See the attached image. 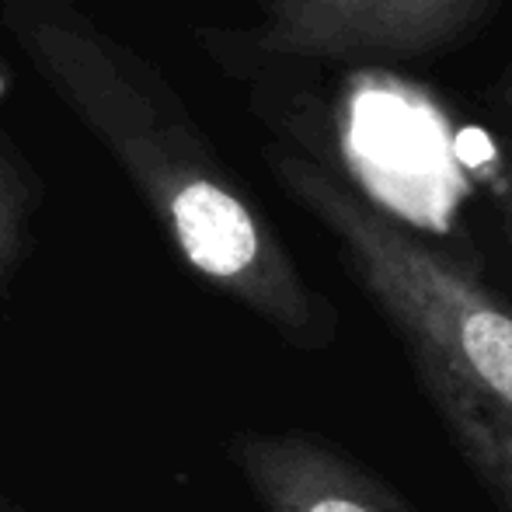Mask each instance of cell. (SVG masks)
I'll list each match as a JSON object with an SVG mask.
<instances>
[{"label":"cell","instance_id":"obj_1","mask_svg":"<svg viewBox=\"0 0 512 512\" xmlns=\"http://www.w3.org/2000/svg\"><path fill=\"white\" fill-rule=\"evenodd\" d=\"M11 18L28 60L126 171L185 265L290 345L328 349L338 331L331 300L307 283L171 91L70 7L11 0Z\"/></svg>","mask_w":512,"mask_h":512},{"label":"cell","instance_id":"obj_2","mask_svg":"<svg viewBox=\"0 0 512 512\" xmlns=\"http://www.w3.org/2000/svg\"><path fill=\"white\" fill-rule=\"evenodd\" d=\"M265 157L279 185L338 241L356 283L405 338L408 356L436 363L512 418V310L317 157L293 147H272Z\"/></svg>","mask_w":512,"mask_h":512},{"label":"cell","instance_id":"obj_3","mask_svg":"<svg viewBox=\"0 0 512 512\" xmlns=\"http://www.w3.org/2000/svg\"><path fill=\"white\" fill-rule=\"evenodd\" d=\"M258 46L304 60L405 63L460 46L502 0H255Z\"/></svg>","mask_w":512,"mask_h":512},{"label":"cell","instance_id":"obj_4","mask_svg":"<svg viewBox=\"0 0 512 512\" xmlns=\"http://www.w3.org/2000/svg\"><path fill=\"white\" fill-rule=\"evenodd\" d=\"M230 460L265 512H415L352 453L304 429L241 432Z\"/></svg>","mask_w":512,"mask_h":512},{"label":"cell","instance_id":"obj_5","mask_svg":"<svg viewBox=\"0 0 512 512\" xmlns=\"http://www.w3.org/2000/svg\"><path fill=\"white\" fill-rule=\"evenodd\" d=\"M411 366L429 405L443 418V429L457 443L460 457L478 474L495 506L512 512V418L464 391L450 373H443L429 359L411 356Z\"/></svg>","mask_w":512,"mask_h":512},{"label":"cell","instance_id":"obj_6","mask_svg":"<svg viewBox=\"0 0 512 512\" xmlns=\"http://www.w3.org/2000/svg\"><path fill=\"white\" fill-rule=\"evenodd\" d=\"M28 216H32V185L0 143V290L11 279L25 248Z\"/></svg>","mask_w":512,"mask_h":512},{"label":"cell","instance_id":"obj_7","mask_svg":"<svg viewBox=\"0 0 512 512\" xmlns=\"http://www.w3.org/2000/svg\"><path fill=\"white\" fill-rule=\"evenodd\" d=\"M492 102H495V108H502V112H512V60H509V67L499 74V81H495Z\"/></svg>","mask_w":512,"mask_h":512},{"label":"cell","instance_id":"obj_8","mask_svg":"<svg viewBox=\"0 0 512 512\" xmlns=\"http://www.w3.org/2000/svg\"><path fill=\"white\" fill-rule=\"evenodd\" d=\"M499 206L502 213H512V154L502 164V178H499Z\"/></svg>","mask_w":512,"mask_h":512},{"label":"cell","instance_id":"obj_9","mask_svg":"<svg viewBox=\"0 0 512 512\" xmlns=\"http://www.w3.org/2000/svg\"><path fill=\"white\" fill-rule=\"evenodd\" d=\"M506 216V237H509V248H512V213H502Z\"/></svg>","mask_w":512,"mask_h":512},{"label":"cell","instance_id":"obj_10","mask_svg":"<svg viewBox=\"0 0 512 512\" xmlns=\"http://www.w3.org/2000/svg\"><path fill=\"white\" fill-rule=\"evenodd\" d=\"M0 512H4V506H0Z\"/></svg>","mask_w":512,"mask_h":512}]
</instances>
